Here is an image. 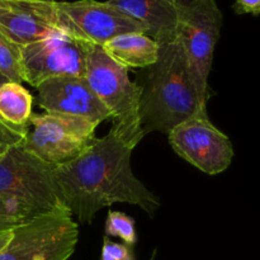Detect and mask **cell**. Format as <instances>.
I'll use <instances>...</instances> for the list:
<instances>
[{
	"label": "cell",
	"mask_w": 260,
	"mask_h": 260,
	"mask_svg": "<svg viewBox=\"0 0 260 260\" xmlns=\"http://www.w3.org/2000/svg\"><path fill=\"white\" fill-rule=\"evenodd\" d=\"M222 13L216 0H188L179 7L177 38L190 69L200 101L207 107L208 76L221 35Z\"/></svg>",
	"instance_id": "5b68a950"
},
{
	"label": "cell",
	"mask_w": 260,
	"mask_h": 260,
	"mask_svg": "<svg viewBox=\"0 0 260 260\" xmlns=\"http://www.w3.org/2000/svg\"><path fill=\"white\" fill-rule=\"evenodd\" d=\"M155 258H156V250H154V253L151 254V256H150L149 260H155Z\"/></svg>",
	"instance_id": "484cf974"
},
{
	"label": "cell",
	"mask_w": 260,
	"mask_h": 260,
	"mask_svg": "<svg viewBox=\"0 0 260 260\" xmlns=\"http://www.w3.org/2000/svg\"><path fill=\"white\" fill-rule=\"evenodd\" d=\"M24 137L25 134L17 131L0 119V156L9 151L12 147L22 144L24 141Z\"/></svg>",
	"instance_id": "ffe728a7"
},
{
	"label": "cell",
	"mask_w": 260,
	"mask_h": 260,
	"mask_svg": "<svg viewBox=\"0 0 260 260\" xmlns=\"http://www.w3.org/2000/svg\"><path fill=\"white\" fill-rule=\"evenodd\" d=\"M136 20L157 43L177 38L179 7L169 0H107Z\"/></svg>",
	"instance_id": "4fadbf2b"
},
{
	"label": "cell",
	"mask_w": 260,
	"mask_h": 260,
	"mask_svg": "<svg viewBox=\"0 0 260 260\" xmlns=\"http://www.w3.org/2000/svg\"><path fill=\"white\" fill-rule=\"evenodd\" d=\"M207 109L200 101L197 85L178 38L159 43V57L149 68L141 95V122L145 135L169 134L177 124Z\"/></svg>",
	"instance_id": "7a4b0ae2"
},
{
	"label": "cell",
	"mask_w": 260,
	"mask_h": 260,
	"mask_svg": "<svg viewBox=\"0 0 260 260\" xmlns=\"http://www.w3.org/2000/svg\"><path fill=\"white\" fill-rule=\"evenodd\" d=\"M23 221L20 220H15V218H9V217H2V216H0V231L13 230L15 226H18Z\"/></svg>",
	"instance_id": "7402d4cb"
},
{
	"label": "cell",
	"mask_w": 260,
	"mask_h": 260,
	"mask_svg": "<svg viewBox=\"0 0 260 260\" xmlns=\"http://www.w3.org/2000/svg\"><path fill=\"white\" fill-rule=\"evenodd\" d=\"M132 151L111 129L75 160L53 169L66 207L79 222L91 223L96 212L114 203L156 212L161 202L132 172Z\"/></svg>",
	"instance_id": "6da1fadb"
},
{
	"label": "cell",
	"mask_w": 260,
	"mask_h": 260,
	"mask_svg": "<svg viewBox=\"0 0 260 260\" xmlns=\"http://www.w3.org/2000/svg\"><path fill=\"white\" fill-rule=\"evenodd\" d=\"M0 73L9 81H24L22 69V47L0 32Z\"/></svg>",
	"instance_id": "2e32d148"
},
{
	"label": "cell",
	"mask_w": 260,
	"mask_h": 260,
	"mask_svg": "<svg viewBox=\"0 0 260 260\" xmlns=\"http://www.w3.org/2000/svg\"><path fill=\"white\" fill-rule=\"evenodd\" d=\"M32 106V94L22 84L7 81L0 86V119L22 134H27Z\"/></svg>",
	"instance_id": "9a60e30c"
},
{
	"label": "cell",
	"mask_w": 260,
	"mask_h": 260,
	"mask_svg": "<svg viewBox=\"0 0 260 260\" xmlns=\"http://www.w3.org/2000/svg\"><path fill=\"white\" fill-rule=\"evenodd\" d=\"M13 230H7V231H0V250L7 246V244L9 243V240L12 239Z\"/></svg>",
	"instance_id": "603a6c76"
},
{
	"label": "cell",
	"mask_w": 260,
	"mask_h": 260,
	"mask_svg": "<svg viewBox=\"0 0 260 260\" xmlns=\"http://www.w3.org/2000/svg\"><path fill=\"white\" fill-rule=\"evenodd\" d=\"M170 3H173V4H175V5H180L183 3V0H169Z\"/></svg>",
	"instance_id": "d4e9b609"
},
{
	"label": "cell",
	"mask_w": 260,
	"mask_h": 260,
	"mask_svg": "<svg viewBox=\"0 0 260 260\" xmlns=\"http://www.w3.org/2000/svg\"><path fill=\"white\" fill-rule=\"evenodd\" d=\"M53 169L22 144L17 145L0 156V196L23 203L38 215L69 211Z\"/></svg>",
	"instance_id": "277c9868"
},
{
	"label": "cell",
	"mask_w": 260,
	"mask_h": 260,
	"mask_svg": "<svg viewBox=\"0 0 260 260\" xmlns=\"http://www.w3.org/2000/svg\"><path fill=\"white\" fill-rule=\"evenodd\" d=\"M90 45L63 30L22 47L24 81L37 88L43 81L57 78H85Z\"/></svg>",
	"instance_id": "ba28073f"
},
{
	"label": "cell",
	"mask_w": 260,
	"mask_h": 260,
	"mask_svg": "<svg viewBox=\"0 0 260 260\" xmlns=\"http://www.w3.org/2000/svg\"><path fill=\"white\" fill-rule=\"evenodd\" d=\"M96 127L76 117L33 113L22 145L38 159L57 168L75 160L93 144Z\"/></svg>",
	"instance_id": "52a82bcc"
},
{
	"label": "cell",
	"mask_w": 260,
	"mask_h": 260,
	"mask_svg": "<svg viewBox=\"0 0 260 260\" xmlns=\"http://www.w3.org/2000/svg\"><path fill=\"white\" fill-rule=\"evenodd\" d=\"M7 81H9V80H8V79L5 78V76L3 75L2 73H0V86H2L3 84H5V83H7Z\"/></svg>",
	"instance_id": "cb8c5ba5"
},
{
	"label": "cell",
	"mask_w": 260,
	"mask_h": 260,
	"mask_svg": "<svg viewBox=\"0 0 260 260\" xmlns=\"http://www.w3.org/2000/svg\"><path fill=\"white\" fill-rule=\"evenodd\" d=\"M85 79L111 114L112 131L132 149L146 135L141 122L142 85L132 81L128 69L109 57L101 46L90 45Z\"/></svg>",
	"instance_id": "3957f363"
},
{
	"label": "cell",
	"mask_w": 260,
	"mask_h": 260,
	"mask_svg": "<svg viewBox=\"0 0 260 260\" xmlns=\"http://www.w3.org/2000/svg\"><path fill=\"white\" fill-rule=\"evenodd\" d=\"M168 136L173 150L206 174H220L233 162V142L210 121L207 109L177 124Z\"/></svg>",
	"instance_id": "9c48e42d"
},
{
	"label": "cell",
	"mask_w": 260,
	"mask_h": 260,
	"mask_svg": "<svg viewBox=\"0 0 260 260\" xmlns=\"http://www.w3.org/2000/svg\"><path fill=\"white\" fill-rule=\"evenodd\" d=\"M57 30V0H0V32L20 47Z\"/></svg>",
	"instance_id": "7c38bea8"
},
{
	"label": "cell",
	"mask_w": 260,
	"mask_h": 260,
	"mask_svg": "<svg viewBox=\"0 0 260 260\" xmlns=\"http://www.w3.org/2000/svg\"><path fill=\"white\" fill-rule=\"evenodd\" d=\"M57 14L60 29L88 45L103 47L123 33H144L136 20L108 2H57Z\"/></svg>",
	"instance_id": "30bf717a"
},
{
	"label": "cell",
	"mask_w": 260,
	"mask_h": 260,
	"mask_svg": "<svg viewBox=\"0 0 260 260\" xmlns=\"http://www.w3.org/2000/svg\"><path fill=\"white\" fill-rule=\"evenodd\" d=\"M109 57L124 68H150L159 57V43L142 32L123 33L103 46Z\"/></svg>",
	"instance_id": "5bb4252c"
},
{
	"label": "cell",
	"mask_w": 260,
	"mask_h": 260,
	"mask_svg": "<svg viewBox=\"0 0 260 260\" xmlns=\"http://www.w3.org/2000/svg\"><path fill=\"white\" fill-rule=\"evenodd\" d=\"M0 216L2 217L15 218V220L20 221H27L29 218L38 216V213L35 212L32 208L24 206L23 203L18 202V201L0 196Z\"/></svg>",
	"instance_id": "ac0fdd59"
},
{
	"label": "cell",
	"mask_w": 260,
	"mask_h": 260,
	"mask_svg": "<svg viewBox=\"0 0 260 260\" xmlns=\"http://www.w3.org/2000/svg\"><path fill=\"white\" fill-rule=\"evenodd\" d=\"M104 233L108 238H119L128 246H134L137 243L135 218L119 211H109L107 213Z\"/></svg>",
	"instance_id": "e0dca14e"
},
{
	"label": "cell",
	"mask_w": 260,
	"mask_h": 260,
	"mask_svg": "<svg viewBox=\"0 0 260 260\" xmlns=\"http://www.w3.org/2000/svg\"><path fill=\"white\" fill-rule=\"evenodd\" d=\"M38 106L45 113L63 114L99 124L111 114L99 101L85 78H57L37 86Z\"/></svg>",
	"instance_id": "8fae6325"
},
{
	"label": "cell",
	"mask_w": 260,
	"mask_h": 260,
	"mask_svg": "<svg viewBox=\"0 0 260 260\" xmlns=\"http://www.w3.org/2000/svg\"><path fill=\"white\" fill-rule=\"evenodd\" d=\"M101 260H136V258L132 246L114 243L108 236H104Z\"/></svg>",
	"instance_id": "d6986e66"
},
{
	"label": "cell",
	"mask_w": 260,
	"mask_h": 260,
	"mask_svg": "<svg viewBox=\"0 0 260 260\" xmlns=\"http://www.w3.org/2000/svg\"><path fill=\"white\" fill-rule=\"evenodd\" d=\"M234 9L238 14L260 15V0H235Z\"/></svg>",
	"instance_id": "44dd1931"
},
{
	"label": "cell",
	"mask_w": 260,
	"mask_h": 260,
	"mask_svg": "<svg viewBox=\"0 0 260 260\" xmlns=\"http://www.w3.org/2000/svg\"><path fill=\"white\" fill-rule=\"evenodd\" d=\"M79 240V226L69 211L43 213L13 229L0 260H68Z\"/></svg>",
	"instance_id": "8992f818"
}]
</instances>
